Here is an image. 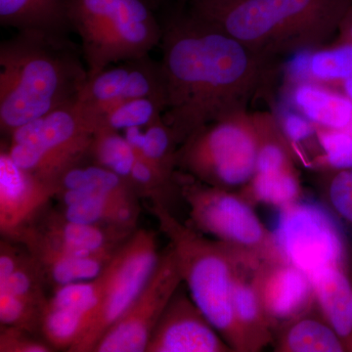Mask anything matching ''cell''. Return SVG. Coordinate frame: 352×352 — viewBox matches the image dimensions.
Segmentation results:
<instances>
[{
	"label": "cell",
	"mask_w": 352,
	"mask_h": 352,
	"mask_svg": "<svg viewBox=\"0 0 352 352\" xmlns=\"http://www.w3.org/2000/svg\"><path fill=\"white\" fill-rule=\"evenodd\" d=\"M146 1L149 3V6H151L155 11H156L160 8V7H161L162 1H163V0H146Z\"/></svg>",
	"instance_id": "42"
},
{
	"label": "cell",
	"mask_w": 352,
	"mask_h": 352,
	"mask_svg": "<svg viewBox=\"0 0 352 352\" xmlns=\"http://www.w3.org/2000/svg\"><path fill=\"white\" fill-rule=\"evenodd\" d=\"M87 161L88 159L85 160L64 173L59 182V192L82 190L113 197L118 200L138 201V192L129 180L90 160Z\"/></svg>",
	"instance_id": "27"
},
{
	"label": "cell",
	"mask_w": 352,
	"mask_h": 352,
	"mask_svg": "<svg viewBox=\"0 0 352 352\" xmlns=\"http://www.w3.org/2000/svg\"><path fill=\"white\" fill-rule=\"evenodd\" d=\"M276 115L282 131L295 154L298 146L307 143L310 139L316 138L317 126L293 109Z\"/></svg>",
	"instance_id": "37"
},
{
	"label": "cell",
	"mask_w": 352,
	"mask_h": 352,
	"mask_svg": "<svg viewBox=\"0 0 352 352\" xmlns=\"http://www.w3.org/2000/svg\"><path fill=\"white\" fill-rule=\"evenodd\" d=\"M259 263L256 259L245 261L234 280V315L245 342V352L261 351L274 340V327L264 312L252 282V272Z\"/></svg>",
	"instance_id": "20"
},
{
	"label": "cell",
	"mask_w": 352,
	"mask_h": 352,
	"mask_svg": "<svg viewBox=\"0 0 352 352\" xmlns=\"http://www.w3.org/2000/svg\"><path fill=\"white\" fill-rule=\"evenodd\" d=\"M133 230L78 223L64 217L61 212H43L30 226L25 227L13 241L36 243L62 254L76 256L113 254Z\"/></svg>",
	"instance_id": "12"
},
{
	"label": "cell",
	"mask_w": 352,
	"mask_h": 352,
	"mask_svg": "<svg viewBox=\"0 0 352 352\" xmlns=\"http://www.w3.org/2000/svg\"><path fill=\"white\" fill-rule=\"evenodd\" d=\"M61 212L78 223L134 230L139 214L138 201L118 200L113 197L82 190H61Z\"/></svg>",
	"instance_id": "19"
},
{
	"label": "cell",
	"mask_w": 352,
	"mask_h": 352,
	"mask_svg": "<svg viewBox=\"0 0 352 352\" xmlns=\"http://www.w3.org/2000/svg\"><path fill=\"white\" fill-rule=\"evenodd\" d=\"M177 168L210 186H244L256 171L252 112L229 116L194 132L178 149Z\"/></svg>",
	"instance_id": "7"
},
{
	"label": "cell",
	"mask_w": 352,
	"mask_h": 352,
	"mask_svg": "<svg viewBox=\"0 0 352 352\" xmlns=\"http://www.w3.org/2000/svg\"><path fill=\"white\" fill-rule=\"evenodd\" d=\"M175 180L199 232L263 261H284L273 231L239 192L210 186L182 171L176 173Z\"/></svg>",
	"instance_id": "8"
},
{
	"label": "cell",
	"mask_w": 352,
	"mask_h": 352,
	"mask_svg": "<svg viewBox=\"0 0 352 352\" xmlns=\"http://www.w3.org/2000/svg\"><path fill=\"white\" fill-rule=\"evenodd\" d=\"M106 267L103 272L94 279L54 288V294L50 300H47L48 305L73 310L82 314L87 319V328L88 322L94 316L101 302L107 285L108 273Z\"/></svg>",
	"instance_id": "31"
},
{
	"label": "cell",
	"mask_w": 352,
	"mask_h": 352,
	"mask_svg": "<svg viewBox=\"0 0 352 352\" xmlns=\"http://www.w3.org/2000/svg\"><path fill=\"white\" fill-rule=\"evenodd\" d=\"M166 102L157 98L141 97L117 104L98 116L99 127L112 131H126L132 127L145 129L161 119Z\"/></svg>",
	"instance_id": "30"
},
{
	"label": "cell",
	"mask_w": 352,
	"mask_h": 352,
	"mask_svg": "<svg viewBox=\"0 0 352 352\" xmlns=\"http://www.w3.org/2000/svg\"><path fill=\"white\" fill-rule=\"evenodd\" d=\"M256 135V171L273 173L296 168V154L285 136L276 113L252 112Z\"/></svg>",
	"instance_id": "25"
},
{
	"label": "cell",
	"mask_w": 352,
	"mask_h": 352,
	"mask_svg": "<svg viewBox=\"0 0 352 352\" xmlns=\"http://www.w3.org/2000/svg\"><path fill=\"white\" fill-rule=\"evenodd\" d=\"M31 332L16 327L1 326L0 352H50L54 351L47 342L32 337Z\"/></svg>",
	"instance_id": "38"
},
{
	"label": "cell",
	"mask_w": 352,
	"mask_h": 352,
	"mask_svg": "<svg viewBox=\"0 0 352 352\" xmlns=\"http://www.w3.org/2000/svg\"><path fill=\"white\" fill-rule=\"evenodd\" d=\"M136 157L138 154L124 135L106 127H99L95 132L88 154L90 161L113 171L129 182Z\"/></svg>",
	"instance_id": "29"
},
{
	"label": "cell",
	"mask_w": 352,
	"mask_h": 352,
	"mask_svg": "<svg viewBox=\"0 0 352 352\" xmlns=\"http://www.w3.org/2000/svg\"><path fill=\"white\" fill-rule=\"evenodd\" d=\"M316 142L320 148L317 166L321 170L352 168V132L317 126Z\"/></svg>",
	"instance_id": "34"
},
{
	"label": "cell",
	"mask_w": 352,
	"mask_h": 352,
	"mask_svg": "<svg viewBox=\"0 0 352 352\" xmlns=\"http://www.w3.org/2000/svg\"><path fill=\"white\" fill-rule=\"evenodd\" d=\"M0 24L17 32L69 36L68 0H0Z\"/></svg>",
	"instance_id": "22"
},
{
	"label": "cell",
	"mask_w": 352,
	"mask_h": 352,
	"mask_svg": "<svg viewBox=\"0 0 352 352\" xmlns=\"http://www.w3.org/2000/svg\"><path fill=\"white\" fill-rule=\"evenodd\" d=\"M293 110L315 126L352 132V101L337 88L311 82L286 83Z\"/></svg>",
	"instance_id": "18"
},
{
	"label": "cell",
	"mask_w": 352,
	"mask_h": 352,
	"mask_svg": "<svg viewBox=\"0 0 352 352\" xmlns=\"http://www.w3.org/2000/svg\"><path fill=\"white\" fill-rule=\"evenodd\" d=\"M43 308L21 300L6 292H0V322L1 326L23 329L34 333L41 330Z\"/></svg>",
	"instance_id": "36"
},
{
	"label": "cell",
	"mask_w": 352,
	"mask_h": 352,
	"mask_svg": "<svg viewBox=\"0 0 352 352\" xmlns=\"http://www.w3.org/2000/svg\"><path fill=\"white\" fill-rule=\"evenodd\" d=\"M182 4L189 6V4L199 3H222V2L232 1V0H179Z\"/></svg>",
	"instance_id": "41"
},
{
	"label": "cell",
	"mask_w": 352,
	"mask_h": 352,
	"mask_svg": "<svg viewBox=\"0 0 352 352\" xmlns=\"http://www.w3.org/2000/svg\"><path fill=\"white\" fill-rule=\"evenodd\" d=\"M344 229L325 206L300 200L280 210L273 234L284 261L310 276L332 266L346 267Z\"/></svg>",
	"instance_id": "9"
},
{
	"label": "cell",
	"mask_w": 352,
	"mask_h": 352,
	"mask_svg": "<svg viewBox=\"0 0 352 352\" xmlns=\"http://www.w3.org/2000/svg\"><path fill=\"white\" fill-rule=\"evenodd\" d=\"M175 178L176 175H168L146 161L144 157L138 156L132 166L129 182L138 195L162 200L164 192L175 184Z\"/></svg>",
	"instance_id": "35"
},
{
	"label": "cell",
	"mask_w": 352,
	"mask_h": 352,
	"mask_svg": "<svg viewBox=\"0 0 352 352\" xmlns=\"http://www.w3.org/2000/svg\"><path fill=\"white\" fill-rule=\"evenodd\" d=\"M285 82H311L335 88L352 78V43H331L300 51L281 67Z\"/></svg>",
	"instance_id": "17"
},
{
	"label": "cell",
	"mask_w": 352,
	"mask_h": 352,
	"mask_svg": "<svg viewBox=\"0 0 352 352\" xmlns=\"http://www.w3.org/2000/svg\"><path fill=\"white\" fill-rule=\"evenodd\" d=\"M186 6L250 50L279 61L331 43L352 0H232Z\"/></svg>",
	"instance_id": "3"
},
{
	"label": "cell",
	"mask_w": 352,
	"mask_h": 352,
	"mask_svg": "<svg viewBox=\"0 0 352 352\" xmlns=\"http://www.w3.org/2000/svg\"><path fill=\"white\" fill-rule=\"evenodd\" d=\"M124 131V138L138 156L144 157L157 168L175 175L177 173V154L180 145L173 129L164 122L163 117L146 126Z\"/></svg>",
	"instance_id": "26"
},
{
	"label": "cell",
	"mask_w": 352,
	"mask_h": 352,
	"mask_svg": "<svg viewBox=\"0 0 352 352\" xmlns=\"http://www.w3.org/2000/svg\"><path fill=\"white\" fill-rule=\"evenodd\" d=\"M164 122L179 145L210 122L249 112L281 72L279 61L254 52L188 10L162 23Z\"/></svg>",
	"instance_id": "1"
},
{
	"label": "cell",
	"mask_w": 352,
	"mask_h": 352,
	"mask_svg": "<svg viewBox=\"0 0 352 352\" xmlns=\"http://www.w3.org/2000/svg\"><path fill=\"white\" fill-rule=\"evenodd\" d=\"M98 129L96 113L76 99L11 132L6 151L21 170L59 188L64 173L88 159Z\"/></svg>",
	"instance_id": "6"
},
{
	"label": "cell",
	"mask_w": 352,
	"mask_h": 352,
	"mask_svg": "<svg viewBox=\"0 0 352 352\" xmlns=\"http://www.w3.org/2000/svg\"><path fill=\"white\" fill-rule=\"evenodd\" d=\"M141 97L166 102L161 62L150 54L120 62L88 78L78 99L98 117L117 104Z\"/></svg>",
	"instance_id": "13"
},
{
	"label": "cell",
	"mask_w": 352,
	"mask_h": 352,
	"mask_svg": "<svg viewBox=\"0 0 352 352\" xmlns=\"http://www.w3.org/2000/svg\"><path fill=\"white\" fill-rule=\"evenodd\" d=\"M68 16L88 78L149 55L163 36V25L146 0H68Z\"/></svg>",
	"instance_id": "5"
},
{
	"label": "cell",
	"mask_w": 352,
	"mask_h": 352,
	"mask_svg": "<svg viewBox=\"0 0 352 352\" xmlns=\"http://www.w3.org/2000/svg\"><path fill=\"white\" fill-rule=\"evenodd\" d=\"M183 283L170 247L162 254L144 289L99 340L92 352H144L162 315Z\"/></svg>",
	"instance_id": "11"
},
{
	"label": "cell",
	"mask_w": 352,
	"mask_h": 352,
	"mask_svg": "<svg viewBox=\"0 0 352 352\" xmlns=\"http://www.w3.org/2000/svg\"><path fill=\"white\" fill-rule=\"evenodd\" d=\"M309 278L321 316L352 351V283L346 267L332 266Z\"/></svg>",
	"instance_id": "21"
},
{
	"label": "cell",
	"mask_w": 352,
	"mask_h": 352,
	"mask_svg": "<svg viewBox=\"0 0 352 352\" xmlns=\"http://www.w3.org/2000/svg\"><path fill=\"white\" fill-rule=\"evenodd\" d=\"M161 254L156 234L134 231L107 264L108 280L96 311L69 352H92L104 333L122 316L156 268Z\"/></svg>",
	"instance_id": "10"
},
{
	"label": "cell",
	"mask_w": 352,
	"mask_h": 352,
	"mask_svg": "<svg viewBox=\"0 0 352 352\" xmlns=\"http://www.w3.org/2000/svg\"><path fill=\"white\" fill-rule=\"evenodd\" d=\"M238 192L254 207L264 204L281 210L302 200V187L296 168L273 173H256Z\"/></svg>",
	"instance_id": "28"
},
{
	"label": "cell",
	"mask_w": 352,
	"mask_h": 352,
	"mask_svg": "<svg viewBox=\"0 0 352 352\" xmlns=\"http://www.w3.org/2000/svg\"><path fill=\"white\" fill-rule=\"evenodd\" d=\"M23 245L38 263L44 280L52 284L54 288L98 277L115 254L76 256L62 254L36 243L29 242Z\"/></svg>",
	"instance_id": "23"
},
{
	"label": "cell",
	"mask_w": 352,
	"mask_h": 352,
	"mask_svg": "<svg viewBox=\"0 0 352 352\" xmlns=\"http://www.w3.org/2000/svg\"><path fill=\"white\" fill-rule=\"evenodd\" d=\"M275 351L344 352L349 349L323 317L308 312L285 324L278 336Z\"/></svg>",
	"instance_id": "24"
},
{
	"label": "cell",
	"mask_w": 352,
	"mask_h": 352,
	"mask_svg": "<svg viewBox=\"0 0 352 352\" xmlns=\"http://www.w3.org/2000/svg\"><path fill=\"white\" fill-rule=\"evenodd\" d=\"M145 352H234L219 331L179 289L150 338Z\"/></svg>",
	"instance_id": "14"
},
{
	"label": "cell",
	"mask_w": 352,
	"mask_h": 352,
	"mask_svg": "<svg viewBox=\"0 0 352 352\" xmlns=\"http://www.w3.org/2000/svg\"><path fill=\"white\" fill-rule=\"evenodd\" d=\"M337 89H339L342 94L346 95L347 98L351 99L352 101V78L342 83Z\"/></svg>",
	"instance_id": "40"
},
{
	"label": "cell",
	"mask_w": 352,
	"mask_h": 352,
	"mask_svg": "<svg viewBox=\"0 0 352 352\" xmlns=\"http://www.w3.org/2000/svg\"><path fill=\"white\" fill-rule=\"evenodd\" d=\"M88 80L69 36L17 32L0 44V129L9 134L78 99Z\"/></svg>",
	"instance_id": "2"
},
{
	"label": "cell",
	"mask_w": 352,
	"mask_h": 352,
	"mask_svg": "<svg viewBox=\"0 0 352 352\" xmlns=\"http://www.w3.org/2000/svg\"><path fill=\"white\" fill-rule=\"evenodd\" d=\"M321 189L326 207L352 238V168L321 170Z\"/></svg>",
	"instance_id": "32"
},
{
	"label": "cell",
	"mask_w": 352,
	"mask_h": 352,
	"mask_svg": "<svg viewBox=\"0 0 352 352\" xmlns=\"http://www.w3.org/2000/svg\"><path fill=\"white\" fill-rule=\"evenodd\" d=\"M352 43V7L340 23L339 31L332 43Z\"/></svg>",
	"instance_id": "39"
},
{
	"label": "cell",
	"mask_w": 352,
	"mask_h": 352,
	"mask_svg": "<svg viewBox=\"0 0 352 352\" xmlns=\"http://www.w3.org/2000/svg\"><path fill=\"white\" fill-rule=\"evenodd\" d=\"M43 272L31 254L23 256L19 265L6 281L0 282V292H6L21 300L43 308L47 302L43 293Z\"/></svg>",
	"instance_id": "33"
},
{
	"label": "cell",
	"mask_w": 352,
	"mask_h": 352,
	"mask_svg": "<svg viewBox=\"0 0 352 352\" xmlns=\"http://www.w3.org/2000/svg\"><path fill=\"white\" fill-rule=\"evenodd\" d=\"M59 188L21 170L8 152L0 155V231L13 240L32 223Z\"/></svg>",
	"instance_id": "16"
},
{
	"label": "cell",
	"mask_w": 352,
	"mask_h": 352,
	"mask_svg": "<svg viewBox=\"0 0 352 352\" xmlns=\"http://www.w3.org/2000/svg\"><path fill=\"white\" fill-rule=\"evenodd\" d=\"M252 282L274 329L308 314L315 305L309 276L286 261H261Z\"/></svg>",
	"instance_id": "15"
},
{
	"label": "cell",
	"mask_w": 352,
	"mask_h": 352,
	"mask_svg": "<svg viewBox=\"0 0 352 352\" xmlns=\"http://www.w3.org/2000/svg\"><path fill=\"white\" fill-rule=\"evenodd\" d=\"M162 232L170 240L182 281L190 296L234 352H245L235 320L233 286L241 264L254 258L217 240H210L193 227L182 223L161 199L150 206Z\"/></svg>",
	"instance_id": "4"
}]
</instances>
